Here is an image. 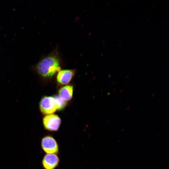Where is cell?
I'll return each mask as SVG.
<instances>
[{"label":"cell","mask_w":169,"mask_h":169,"mask_svg":"<svg viewBox=\"0 0 169 169\" xmlns=\"http://www.w3.org/2000/svg\"><path fill=\"white\" fill-rule=\"evenodd\" d=\"M155 94H153L151 96V97H153L154 95Z\"/></svg>","instance_id":"30bf717a"},{"label":"cell","mask_w":169,"mask_h":169,"mask_svg":"<svg viewBox=\"0 0 169 169\" xmlns=\"http://www.w3.org/2000/svg\"><path fill=\"white\" fill-rule=\"evenodd\" d=\"M36 69L42 77L50 78L60 70L59 59L54 54L48 55L39 62L37 65Z\"/></svg>","instance_id":"6da1fadb"},{"label":"cell","mask_w":169,"mask_h":169,"mask_svg":"<svg viewBox=\"0 0 169 169\" xmlns=\"http://www.w3.org/2000/svg\"><path fill=\"white\" fill-rule=\"evenodd\" d=\"M130 108V107H128V108L127 109V110H128V109Z\"/></svg>","instance_id":"7c38bea8"},{"label":"cell","mask_w":169,"mask_h":169,"mask_svg":"<svg viewBox=\"0 0 169 169\" xmlns=\"http://www.w3.org/2000/svg\"><path fill=\"white\" fill-rule=\"evenodd\" d=\"M115 88L113 90V91L115 90Z\"/></svg>","instance_id":"8fae6325"},{"label":"cell","mask_w":169,"mask_h":169,"mask_svg":"<svg viewBox=\"0 0 169 169\" xmlns=\"http://www.w3.org/2000/svg\"><path fill=\"white\" fill-rule=\"evenodd\" d=\"M123 90H121L120 91V93H121V92H122V91Z\"/></svg>","instance_id":"9c48e42d"},{"label":"cell","mask_w":169,"mask_h":169,"mask_svg":"<svg viewBox=\"0 0 169 169\" xmlns=\"http://www.w3.org/2000/svg\"><path fill=\"white\" fill-rule=\"evenodd\" d=\"M41 147L47 154H56L59 152V144L56 139L52 136L47 135L41 140Z\"/></svg>","instance_id":"7a4b0ae2"},{"label":"cell","mask_w":169,"mask_h":169,"mask_svg":"<svg viewBox=\"0 0 169 169\" xmlns=\"http://www.w3.org/2000/svg\"><path fill=\"white\" fill-rule=\"evenodd\" d=\"M59 158L57 154H46L42 161V165L44 169H55L59 165Z\"/></svg>","instance_id":"5b68a950"},{"label":"cell","mask_w":169,"mask_h":169,"mask_svg":"<svg viewBox=\"0 0 169 169\" xmlns=\"http://www.w3.org/2000/svg\"><path fill=\"white\" fill-rule=\"evenodd\" d=\"M53 97L55 99L56 104L57 110H63L66 105V101L57 95H54Z\"/></svg>","instance_id":"ba28073f"},{"label":"cell","mask_w":169,"mask_h":169,"mask_svg":"<svg viewBox=\"0 0 169 169\" xmlns=\"http://www.w3.org/2000/svg\"><path fill=\"white\" fill-rule=\"evenodd\" d=\"M43 122L46 130L51 131H56L60 127L61 120L57 115L52 114L44 116Z\"/></svg>","instance_id":"277c9868"},{"label":"cell","mask_w":169,"mask_h":169,"mask_svg":"<svg viewBox=\"0 0 169 169\" xmlns=\"http://www.w3.org/2000/svg\"><path fill=\"white\" fill-rule=\"evenodd\" d=\"M39 108L41 112L46 115L53 114L57 109L54 99L50 96H45L42 99Z\"/></svg>","instance_id":"3957f363"},{"label":"cell","mask_w":169,"mask_h":169,"mask_svg":"<svg viewBox=\"0 0 169 169\" xmlns=\"http://www.w3.org/2000/svg\"><path fill=\"white\" fill-rule=\"evenodd\" d=\"M75 71L72 69L60 70L57 76L58 82L61 85H66L69 83L75 75Z\"/></svg>","instance_id":"8992f818"},{"label":"cell","mask_w":169,"mask_h":169,"mask_svg":"<svg viewBox=\"0 0 169 169\" xmlns=\"http://www.w3.org/2000/svg\"><path fill=\"white\" fill-rule=\"evenodd\" d=\"M74 88L71 85L61 87L59 90V96L65 101L70 100L72 97Z\"/></svg>","instance_id":"52a82bcc"}]
</instances>
